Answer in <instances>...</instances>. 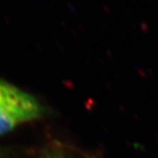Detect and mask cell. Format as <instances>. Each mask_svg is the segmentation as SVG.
<instances>
[{"mask_svg":"<svg viewBox=\"0 0 158 158\" xmlns=\"http://www.w3.org/2000/svg\"><path fill=\"white\" fill-rule=\"evenodd\" d=\"M43 111V107L35 97L0 79V135L39 118Z\"/></svg>","mask_w":158,"mask_h":158,"instance_id":"6da1fadb","label":"cell"},{"mask_svg":"<svg viewBox=\"0 0 158 158\" xmlns=\"http://www.w3.org/2000/svg\"><path fill=\"white\" fill-rule=\"evenodd\" d=\"M48 158H64V157H62V156H50Z\"/></svg>","mask_w":158,"mask_h":158,"instance_id":"7a4b0ae2","label":"cell"}]
</instances>
